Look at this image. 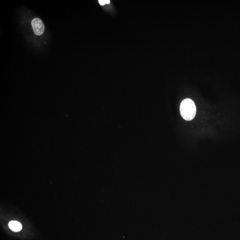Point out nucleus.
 Here are the masks:
<instances>
[{"label": "nucleus", "instance_id": "nucleus-1", "mask_svg": "<svg viewBox=\"0 0 240 240\" xmlns=\"http://www.w3.org/2000/svg\"><path fill=\"white\" fill-rule=\"evenodd\" d=\"M180 111L183 119L187 121L192 120L196 114V109L195 103L190 98L184 99L181 103Z\"/></svg>", "mask_w": 240, "mask_h": 240}, {"label": "nucleus", "instance_id": "nucleus-2", "mask_svg": "<svg viewBox=\"0 0 240 240\" xmlns=\"http://www.w3.org/2000/svg\"><path fill=\"white\" fill-rule=\"evenodd\" d=\"M31 23L34 33L38 36L42 35L44 30V24L42 20L40 18H35L32 20Z\"/></svg>", "mask_w": 240, "mask_h": 240}, {"label": "nucleus", "instance_id": "nucleus-3", "mask_svg": "<svg viewBox=\"0 0 240 240\" xmlns=\"http://www.w3.org/2000/svg\"><path fill=\"white\" fill-rule=\"evenodd\" d=\"M9 226L12 230L14 232L20 231L22 229V224L15 220H12L10 222Z\"/></svg>", "mask_w": 240, "mask_h": 240}, {"label": "nucleus", "instance_id": "nucleus-4", "mask_svg": "<svg viewBox=\"0 0 240 240\" xmlns=\"http://www.w3.org/2000/svg\"><path fill=\"white\" fill-rule=\"evenodd\" d=\"M98 2H99L100 4L102 5H105L106 4V3H105V0H99Z\"/></svg>", "mask_w": 240, "mask_h": 240}, {"label": "nucleus", "instance_id": "nucleus-5", "mask_svg": "<svg viewBox=\"0 0 240 240\" xmlns=\"http://www.w3.org/2000/svg\"><path fill=\"white\" fill-rule=\"evenodd\" d=\"M105 3L106 4H109L110 3V1L109 0H105Z\"/></svg>", "mask_w": 240, "mask_h": 240}]
</instances>
